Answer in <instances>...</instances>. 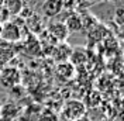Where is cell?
Listing matches in <instances>:
<instances>
[{"instance_id": "obj_1", "label": "cell", "mask_w": 124, "mask_h": 121, "mask_svg": "<svg viewBox=\"0 0 124 121\" xmlns=\"http://www.w3.org/2000/svg\"><path fill=\"white\" fill-rule=\"evenodd\" d=\"M86 111H87V108L83 104V101L78 100V98L66 100L62 107V115L69 121H76L82 118L83 115H86Z\"/></svg>"}, {"instance_id": "obj_2", "label": "cell", "mask_w": 124, "mask_h": 121, "mask_svg": "<svg viewBox=\"0 0 124 121\" xmlns=\"http://www.w3.org/2000/svg\"><path fill=\"white\" fill-rule=\"evenodd\" d=\"M21 37H23L21 28L16 21H7V23L1 24V27H0L1 41L8 42V44H14V42H18L21 39Z\"/></svg>"}, {"instance_id": "obj_3", "label": "cell", "mask_w": 124, "mask_h": 121, "mask_svg": "<svg viewBox=\"0 0 124 121\" xmlns=\"http://www.w3.org/2000/svg\"><path fill=\"white\" fill-rule=\"evenodd\" d=\"M21 82L20 70L14 66H4L0 69V86L4 89H13Z\"/></svg>"}, {"instance_id": "obj_4", "label": "cell", "mask_w": 124, "mask_h": 121, "mask_svg": "<svg viewBox=\"0 0 124 121\" xmlns=\"http://www.w3.org/2000/svg\"><path fill=\"white\" fill-rule=\"evenodd\" d=\"M46 32H48L49 37L52 38L54 42H61V44L65 42L69 38V34H70L69 30L65 25V23H62V21H52L48 25Z\"/></svg>"}, {"instance_id": "obj_5", "label": "cell", "mask_w": 124, "mask_h": 121, "mask_svg": "<svg viewBox=\"0 0 124 121\" xmlns=\"http://www.w3.org/2000/svg\"><path fill=\"white\" fill-rule=\"evenodd\" d=\"M62 10H63L62 0H44L41 4V11L48 18H54L56 15H59Z\"/></svg>"}, {"instance_id": "obj_6", "label": "cell", "mask_w": 124, "mask_h": 121, "mask_svg": "<svg viewBox=\"0 0 124 121\" xmlns=\"http://www.w3.org/2000/svg\"><path fill=\"white\" fill-rule=\"evenodd\" d=\"M16 55V49L13 44H8V42H4L1 41L0 42V66H7V63L14 58Z\"/></svg>"}, {"instance_id": "obj_7", "label": "cell", "mask_w": 124, "mask_h": 121, "mask_svg": "<svg viewBox=\"0 0 124 121\" xmlns=\"http://www.w3.org/2000/svg\"><path fill=\"white\" fill-rule=\"evenodd\" d=\"M3 7L6 8L10 17L20 15L21 10L24 7V0H3Z\"/></svg>"}, {"instance_id": "obj_8", "label": "cell", "mask_w": 124, "mask_h": 121, "mask_svg": "<svg viewBox=\"0 0 124 121\" xmlns=\"http://www.w3.org/2000/svg\"><path fill=\"white\" fill-rule=\"evenodd\" d=\"M72 52L73 51H72L70 45H66L65 42H62L61 45L58 46H54V58L59 63L61 62H68V58H70Z\"/></svg>"}, {"instance_id": "obj_9", "label": "cell", "mask_w": 124, "mask_h": 121, "mask_svg": "<svg viewBox=\"0 0 124 121\" xmlns=\"http://www.w3.org/2000/svg\"><path fill=\"white\" fill-rule=\"evenodd\" d=\"M75 73V66L69 62H61L56 65V75L62 79H70Z\"/></svg>"}, {"instance_id": "obj_10", "label": "cell", "mask_w": 124, "mask_h": 121, "mask_svg": "<svg viewBox=\"0 0 124 121\" xmlns=\"http://www.w3.org/2000/svg\"><path fill=\"white\" fill-rule=\"evenodd\" d=\"M100 103H101V94H100V91H97V90L89 91L85 97V101H83L86 108H94V107L99 106Z\"/></svg>"}, {"instance_id": "obj_11", "label": "cell", "mask_w": 124, "mask_h": 121, "mask_svg": "<svg viewBox=\"0 0 124 121\" xmlns=\"http://www.w3.org/2000/svg\"><path fill=\"white\" fill-rule=\"evenodd\" d=\"M25 51L30 52L31 55H39L41 53V44L32 34H30V37L25 42Z\"/></svg>"}, {"instance_id": "obj_12", "label": "cell", "mask_w": 124, "mask_h": 121, "mask_svg": "<svg viewBox=\"0 0 124 121\" xmlns=\"http://www.w3.org/2000/svg\"><path fill=\"white\" fill-rule=\"evenodd\" d=\"M65 25H66V28L69 30V32H76V31H79L82 28V20H80L79 14H70L69 17L66 18Z\"/></svg>"}, {"instance_id": "obj_13", "label": "cell", "mask_w": 124, "mask_h": 121, "mask_svg": "<svg viewBox=\"0 0 124 121\" xmlns=\"http://www.w3.org/2000/svg\"><path fill=\"white\" fill-rule=\"evenodd\" d=\"M20 14H21V17H24V18H28V17H31V15L34 14V11H32L30 7H25V6H24Z\"/></svg>"}, {"instance_id": "obj_14", "label": "cell", "mask_w": 124, "mask_h": 121, "mask_svg": "<svg viewBox=\"0 0 124 121\" xmlns=\"http://www.w3.org/2000/svg\"><path fill=\"white\" fill-rule=\"evenodd\" d=\"M76 121H90V118H89L87 115H83L82 118H79V120H76Z\"/></svg>"}, {"instance_id": "obj_15", "label": "cell", "mask_w": 124, "mask_h": 121, "mask_svg": "<svg viewBox=\"0 0 124 121\" xmlns=\"http://www.w3.org/2000/svg\"><path fill=\"white\" fill-rule=\"evenodd\" d=\"M111 1H118V0H111Z\"/></svg>"}, {"instance_id": "obj_16", "label": "cell", "mask_w": 124, "mask_h": 121, "mask_svg": "<svg viewBox=\"0 0 124 121\" xmlns=\"http://www.w3.org/2000/svg\"><path fill=\"white\" fill-rule=\"evenodd\" d=\"M123 106H124V98H123Z\"/></svg>"}]
</instances>
